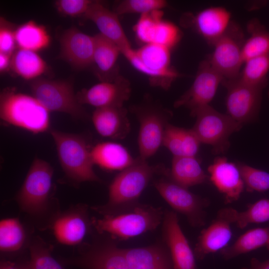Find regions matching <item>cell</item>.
<instances>
[{"label":"cell","instance_id":"1","mask_svg":"<svg viewBox=\"0 0 269 269\" xmlns=\"http://www.w3.org/2000/svg\"><path fill=\"white\" fill-rule=\"evenodd\" d=\"M169 170L164 165H149L138 156L134 163L122 170L109 186L107 203L97 210L104 215L112 214L135 204L150 180L156 174L168 177Z\"/></svg>","mask_w":269,"mask_h":269},{"label":"cell","instance_id":"2","mask_svg":"<svg viewBox=\"0 0 269 269\" xmlns=\"http://www.w3.org/2000/svg\"><path fill=\"white\" fill-rule=\"evenodd\" d=\"M161 208L138 204L120 212L93 219L92 223L100 233H107L119 240H127L154 230L161 223Z\"/></svg>","mask_w":269,"mask_h":269},{"label":"cell","instance_id":"3","mask_svg":"<svg viewBox=\"0 0 269 269\" xmlns=\"http://www.w3.org/2000/svg\"><path fill=\"white\" fill-rule=\"evenodd\" d=\"M49 111L33 96L6 88L0 95V117L4 123L34 134L50 130Z\"/></svg>","mask_w":269,"mask_h":269},{"label":"cell","instance_id":"4","mask_svg":"<svg viewBox=\"0 0 269 269\" xmlns=\"http://www.w3.org/2000/svg\"><path fill=\"white\" fill-rule=\"evenodd\" d=\"M49 131L61 166L68 178L78 183L101 181L94 171L91 149L83 136L54 129Z\"/></svg>","mask_w":269,"mask_h":269},{"label":"cell","instance_id":"5","mask_svg":"<svg viewBox=\"0 0 269 269\" xmlns=\"http://www.w3.org/2000/svg\"><path fill=\"white\" fill-rule=\"evenodd\" d=\"M130 111L135 116L140 125L139 156L147 160L162 145L165 131L172 113L150 95L145 96L141 102L131 106Z\"/></svg>","mask_w":269,"mask_h":269},{"label":"cell","instance_id":"6","mask_svg":"<svg viewBox=\"0 0 269 269\" xmlns=\"http://www.w3.org/2000/svg\"><path fill=\"white\" fill-rule=\"evenodd\" d=\"M171 50L151 43L132 48L123 55L134 68L147 77L151 85L167 90L180 75L171 66Z\"/></svg>","mask_w":269,"mask_h":269},{"label":"cell","instance_id":"7","mask_svg":"<svg viewBox=\"0 0 269 269\" xmlns=\"http://www.w3.org/2000/svg\"><path fill=\"white\" fill-rule=\"evenodd\" d=\"M53 169L47 161L35 158L16 199L21 209L32 215L44 213L47 208L52 185Z\"/></svg>","mask_w":269,"mask_h":269},{"label":"cell","instance_id":"8","mask_svg":"<svg viewBox=\"0 0 269 269\" xmlns=\"http://www.w3.org/2000/svg\"><path fill=\"white\" fill-rule=\"evenodd\" d=\"M30 88L32 96L49 112L64 113L76 120L88 119V114L70 82L37 78L31 82Z\"/></svg>","mask_w":269,"mask_h":269},{"label":"cell","instance_id":"9","mask_svg":"<svg viewBox=\"0 0 269 269\" xmlns=\"http://www.w3.org/2000/svg\"><path fill=\"white\" fill-rule=\"evenodd\" d=\"M195 117L196 123L191 130L200 143L212 146L214 153L225 152L230 145L229 137L243 126L210 105L200 109Z\"/></svg>","mask_w":269,"mask_h":269},{"label":"cell","instance_id":"10","mask_svg":"<svg viewBox=\"0 0 269 269\" xmlns=\"http://www.w3.org/2000/svg\"><path fill=\"white\" fill-rule=\"evenodd\" d=\"M245 41L241 27L232 21L226 31L212 45L213 50L207 59L223 80L239 77L244 64L242 49Z\"/></svg>","mask_w":269,"mask_h":269},{"label":"cell","instance_id":"11","mask_svg":"<svg viewBox=\"0 0 269 269\" xmlns=\"http://www.w3.org/2000/svg\"><path fill=\"white\" fill-rule=\"evenodd\" d=\"M154 186L166 202L176 211L184 215L194 227L206 224V208L209 202L172 181L162 178L154 182Z\"/></svg>","mask_w":269,"mask_h":269},{"label":"cell","instance_id":"12","mask_svg":"<svg viewBox=\"0 0 269 269\" xmlns=\"http://www.w3.org/2000/svg\"><path fill=\"white\" fill-rule=\"evenodd\" d=\"M221 84L227 90V114L242 125L253 121L258 114L264 87L249 85L239 77L223 80Z\"/></svg>","mask_w":269,"mask_h":269},{"label":"cell","instance_id":"13","mask_svg":"<svg viewBox=\"0 0 269 269\" xmlns=\"http://www.w3.org/2000/svg\"><path fill=\"white\" fill-rule=\"evenodd\" d=\"M223 80L208 59L203 60L199 63L191 86L175 101L174 107L187 108L191 116L195 117L200 109L209 105Z\"/></svg>","mask_w":269,"mask_h":269},{"label":"cell","instance_id":"14","mask_svg":"<svg viewBox=\"0 0 269 269\" xmlns=\"http://www.w3.org/2000/svg\"><path fill=\"white\" fill-rule=\"evenodd\" d=\"M162 10L140 15L133 29L136 38L142 45L156 44L172 49L180 41L182 32L177 25L163 18Z\"/></svg>","mask_w":269,"mask_h":269},{"label":"cell","instance_id":"15","mask_svg":"<svg viewBox=\"0 0 269 269\" xmlns=\"http://www.w3.org/2000/svg\"><path fill=\"white\" fill-rule=\"evenodd\" d=\"M131 83L120 75L112 81H101L89 88L83 89L77 94L82 105L87 104L96 109L105 107H124L131 94Z\"/></svg>","mask_w":269,"mask_h":269},{"label":"cell","instance_id":"16","mask_svg":"<svg viewBox=\"0 0 269 269\" xmlns=\"http://www.w3.org/2000/svg\"><path fill=\"white\" fill-rule=\"evenodd\" d=\"M231 13L221 6H211L195 14H186L182 24L191 27L210 45L214 43L226 31L231 23Z\"/></svg>","mask_w":269,"mask_h":269},{"label":"cell","instance_id":"17","mask_svg":"<svg viewBox=\"0 0 269 269\" xmlns=\"http://www.w3.org/2000/svg\"><path fill=\"white\" fill-rule=\"evenodd\" d=\"M61 58L72 67L84 69L93 65L95 37L75 27L66 30L60 39Z\"/></svg>","mask_w":269,"mask_h":269},{"label":"cell","instance_id":"18","mask_svg":"<svg viewBox=\"0 0 269 269\" xmlns=\"http://www.w3.org/2000/svg\"><path fill=\"white\" fill-rule=\"evenodd\" d=\"M164 235L175 269H196L195 255L179 224L175 212L167 210L163 219Z\"/></svg>","mask_w":269,"mask_h":269},{"label":"cell","instance_id":"19","mask_svg":"<svg viewBox=\"0 0 269 269\" xmlns=\"http://www.w3.org/2000/svg\"><path fill=\"white\" fill-rule=\"evenodd\" d=\"M84 17L94 22L100 33L116 44L122 55L132 48L119 16L107 8L102 1L93 0Z\"/></svg>","mask_w":269,"mask_h":269},{"label":"cell","instance_id":"20","mask_svg":"<svg viewBox=\"0 0 269 269\" xmlns=\"http://www.w3.org/2000/svg\"><path fill=\"white\" fill-rule=\"evenodd\" d=\"M231 224L225 208L219 210L215 219L201 232L194 251L195 257L202 260L227 247L232 236Z\"/></svg>","mask_w":269,"mask_h":269},{"label":"cell","instance_id":"21","mask_svg":"<svg viewBox=\"0 0 269 269\" xmlns=\"http://www.w3.org/2000/svg\"><path fill=\"white\" fill-rule=\"evenodd\" d=\"M210 179L217 189L225 196L226 203L238 200L245 188L237 165L224 157L214 159L208 167Z\"/></svg>","mask_w":269,"mask_h":269},{"label":"cell","instance_id":"22","mask_svg":"<svg viewBox=\"0 0 269 269\" xmlns=\"http://www.w3.org/2000/svg\"><path fill=\"white\" fill-rule=\"evenodd\" d=\"M84 208L67 211L58 215L52 224V231L61 244L76 245L80 243L88 231L89 222Z\"/></svg>","mask_w":269,"mask_h":269},{"label":"cell","instance_id":"23","mask_svg":"<svg viewBox=\"0 0 269 269\" xmlns=\"http://www.w3.org/2000/svg\"><path fill=\"white\" fill-rule=\"evenodd\" d=\"M68 263L85 269H130L122 249L111 245L92 248Z\"/></svg>","mask_w":269,"mask_h":269},{"label":"cell","instance_id":"24","mask_svg":"<svg viewBox=\"0 0 269 269\" xmlns=\"http://www.w3.org/2000/svg\"><path fill=\"white\" fill-rule=\"evenodd\" d=\"M92 121L96 131L104 137L123 139L130 131L128 110L124 107L97 108Z\"/></svg>","mask_w":269,"mask_h":269},{"label":"cell","instance_id":"25","mask_svg":"<svg viewBox=\"0 0 269 269\" xmlns=\"http://www.w3.org/2000/svg\"><path fill=\"white\" fill-rule=\"evenodd\" d=\"M95 50L93 65L101 81H112L120 75L118 60L122 52L114 42L101 33L94 35Z\"/></svg>","mask_w":269,"mask_h":269},{"label":"cell","instance_id":"26","mask_svg":"<svg viewBox=\"0 0 269 269\" xmlns=\"http://www.w3.org/2000/svg\"><path fill=\"white\" fill-rule=\"evenodd\" d=\"M91 155L94 164L110 171H122L135 160L125 146L110 141L97 143L91 149Z\"/></svg>","mask_w":269,"mask_h":269},{"label":"cell","instance_id":"27","mask_svg":"<svg viewBox=\"0 0 269 269\" xmlns=\"http://www.w3.org/2000/svg\"><path fill=\"white\" fill-rule=\"evenodd\" d=\"M177 184L188 188L205 182L208 177L195 156H173L168 177Z\"/></svg>","mask_w":269,"mask_h":269},{"label":"cell","instance_id":"28","mask_svg":"<svg viewBox=\"0 0 269 269\" xmlns=\"http://www.w3.org/2000/svg\"><path fill=\"white\" fill-rule=\"evenodd\" d=\"M200 142L191 129L177 127L170 123L167 126L162 145L173 156H195Z\"/></svg>","mask_w":269,"mask_h":269},{"label":"cell","instance_id":"29","mask_svg":"<svg viewBox=\"0 0 269 269\" xmlns=\"http://www.w3.org/2000/svg\"><path fill=\"white\" fill-rule=\"evenodd\" d=\"M261 248L269 251V227L247 231L233 244L222 249L220 253L223 258L228 260Z\"/></svg>","mask_w":269,"mask_h":269},{"label":"cell","instance_id":"30","mask_svg":"<svg viewBox=\"0 0 269 269\" xmlns=\"http://www.w3.org/2000/svg\"><path fill=\"white\" fill-rule=\"evenodd\" d=\"M130 269H157L170 267L165 252L156 246L122 249Z\"/></svg>","mask_w":269,"mask_h":269},{"label":"cell","instance_id":"31","mask_svg":"<svg viewBox=\"0 0 269 269\" xmlns=\"http://www.w3.org/2000/svg\"><path fill=\"white\" fill-rule=\"evenodd\" d=\"M10 66L15 73L26 80L36 79L47 69L45 62L36 52L20 48L12 54Z\"/></svg>","mask_w":269,"mask_h":269},{"label":"cell","instance_id":"32","mask_svg":"<svg viewBox=\"0 0 269 269\" xmlns=\"http://www.w3.org/2000/svg\"><path fill=\"white\" fill-rule=\"evenodd\" d=\"M15 37L19 48L35 52L46 48L50 43V37L46 29L32 21L15 29Z\"/></svg>","mask_w":269,"mask_h":269},{"label":"cell","instance_id":"33","mask_svg":"<svg viewBox=\"0 0 269 269\" xmlns=\"http://www.w3.org/2000/svg\"><path fill=\"white\" fill-rule=\"evenodd\" d=\"M249 37L245 40L242 49L244 62L251 58L269 53V32L257 18L248 22Z\"/></svg>","mask_w":269,"mask_h":269},{"label":"cell","instance_id":"34","mask_svg":"<svg viewBox=\"0 0 269 269\" xmlns=\"http://www.w3.org/2000/svg\"><path fill=\"white\" fill-rule=\"evenodd\" d=\"M24 228L18 219L5 218L0 222V250L4 253L16 252L25 240Z\"/></svg>","mask_w":269,"mask_h":269},{"label":"cell","instance_id":"35","mask_svg":"<svg viewBox=\"0 0 269 269\" xmlns=\"http://www.w3.org/2000/svg\"><path fill=\"white\" fill-rule=\"evenodd\" d=\"M229 214L232 223L240 229L251 224L262 223L269 221V199H262L250 205L242 212L229 208Z\"/></svg>","mask_w":269,"mask_h":269},{"label":"cell","instance_id":"36","mask_svg":"<svg viewBox=\"0 0 269 269\" xmlns=\"http://www.w3.org/2000/svg\"><path fill=\"white\" fill-rule=\"evenodd\" d=\"M243 65L239 79L249 85L265 88L269 71V53L247 60Z\"/></svg>","mask_w":269,"mask_h":269},{"label":"cell","instance_id":"37","mask_svg":"<svg viewBox=\"0 0 269 269\" xmlns=\"http://www.w3.org/2000/svg\"><path fill=\"white\" fill-rule=\"evenodd\" d=\"M52 247L37 237L29 246V264L32 269H64L52 256Z\"/></svg>","mask_w":269,"mask_h":269},{"label":"cell","instance_id":"38","mask_svg":"<svg viewBox=\"0 0 269 269\" xmlns=\"http://www.w3.org/2000/svg\"><path fill=\"white\" fill-rule=\"evenodd\" d=\"M167 5L164 0H122L115 2L113 11L118 16L138 13L140 15L156 9H163Z\"/></svg>","mask_w":269,"mask_h":269},{"label":"cell","instance_id":"39","mask_svg":"<svg viewBox=\"0 0 269 269\" xmlns=\"http://www.w3.org/2000/svg\"><path fill=\"white\" fill-rule=\"evenodd\" d=\"M237 166L248 191L264 192L269 190V173L242 163Z\"/></svg>","mask_w":269,"mask_h":269},{"label":"cell","instance_id":"40","mask_svg":"<svg viewBox=\"0 0 269 269\" xmlns=\"http://www.w3.org/2000/svg\"><path fill=\"white\" fill-rule=\"evenodd\" d=\"M93 0H58L55 2L59 12L65 15L76 17L86 12Z\"/></svg>","mask_w":269,"mask_h":269},{"label":"cell","instance_id":"41","mask_svg":"<svg viewBox=\"0 0 269 269\" xmlns=\"http://www.w3.org/2000/svg\"><path fill=\"white\" fill-rule=\"evenodd\" d=\"M0 22V52L11 55L17 45L15 30L3 17Z\"/></svg>","mask_w":269,"mask_h":269},{"label":"cell","instance_id":"42","mask_svg":"<svg viewBox=\"0 0 269 269\" xmlns=\"http://www.w3.org/2000/svg\"><path fill=\"white\" fill-rule=\"evenodd\" d=\"M244 269H269V259L261 262L256 258H253L250 267Z\"/></svg>","mask_w":269,"mask_h":269},{"label":"cell","instance_id":"43","mask_svg":"<svg viewBox=\"0 0 269 269\" xmlns=\"http://www.w3.org/2000/svg\"><path fill=\"white\" fill-rule=\"evenodd\" d=\"M11 55L0 52V71L3 72L10 66Z\"/></svg>","mask_w":269,"mask_h":269},{"label":"cell","instance_id":"44","mask_svg":"<svg viewBox=\"0 0 269 269\" xmlns=\"http://www.w3.org/2000/svg\"><path fill=\"white\" fill-rule=\"evenodd\" d=\"M25 264L22 266L10 261H2L0 263V269H24Z\"/></svg>","mask_w":269,"mask_h":269},{"label":"cell","instance_id":"45","mask_svg":"<svg viewBox=\"0 0 269 269\" xmlns=\"http://www.w3.org/2000/svg\"><path fill=\"white\" fill-rule=\"evenodd\" d=\"M32 269V268L31 267L29 262H27V263H26L25 264V269Z\"/></svg>","mask_w":269,"mask_h":269},{"label":"cell","instance_id":"46","mask_svg":"<svg viewBox=\"0 0 269 269\" xmlns=\"http://www.w3.org/2000/svg\"><path fill=\"white\" fill-rule=\"evenodd\" d=\"M157 269H170V267H167V268H160Z\"/></svg>","mask_w":269,"mask_h":269},{"label":"cell","instance_id":"47","mask_svg":"<svg viewBox=\"0 0 269 269\" xmlns=\"http://www.w3.org/2000/svg\"><path fill=\"white\" fill-rule=\"evenodd\" d=\"M268 95H269V93H268Z\"/></svg>","mask_w":269,"mask_h":269}]
</instances>
